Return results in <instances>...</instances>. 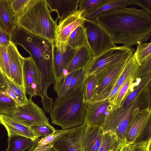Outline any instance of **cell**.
Wrapping results in <instances>:
<instances>
[{
  "instance_id": "1",
  "label": "cell",
  "mask_w": 151,
  "mask_h": 151,
  "mask_svg": "<svg viewBox=\"0 0 151 151\" xmlns=\"http://www.w3.org/2000/svg\"><path fill=\"white\" fill-rule=\"evenodd\" d=\"M107 32L114 44L129 47L146 42L151 36V14L136 7L111 9L94 19Z\"/></svg>"
},
{
  "instance_id": "2",
  "label": "cell",
  "mask_w": 151,
  "mask_h": 151,
  "mask_svg": "<svg viewBox=\"0 0 151 151\" xmlns=\"http://www.w3.org/2000/svg\"><path fill=\"white\" fill-rule=\"evenodd\" d=\"M11 41L22 47L33 59L37 68L40 80L39 96L49 98L48 89L54 82L53 61L54 42L33 35L17 27L11 35Z\"/></svg>"
},
{
  "instance_id": "3",
  "label": "cell",
  "mask_w": 151,
  "mask_h": 151,
  "mask_svg": "<svg viewBox=\"0 0 151 151\" xmlns=\"http://www.w3.org/2000/svg\"><path fill=\"white\" fill-rule=\"evenodd\" d=\"M83 87L69 92L64 97L55 99L49 112L52 123L66 130L84 122L86 104L83 98Z\"/></svg>"
},
{
  "instance_id": "4",
  "label": "cell",
  "mask_w": 151,
  "mask_h": 151,
  "mask_svg": "<svg viewBox=\"0 0 151 151\" xmlns=\"http://www.w3.org/2000/svg\"><path fill=\"white\" fill-rule=\"evenodd\" d=\"M58 19L52 18L45 0H32L17 18V27L30 33L54 42Z\"/></svg>"
},
{
  "instance_id": "5",
  "label": "cell",
  "mask_w": 151,
  "mask_h": 151,
  "mask_svg": "<svg viewBox=\"0 0 151 151\" xmlns=\"http://www.w3.org/2000/svg\"><path fill=\"white\" fill-rule=\"evenodd\" d=\"M151 89L150 82L124 109L118 110L112 108L102 127L104 132L111 131L125 142L127 128L134 116L141 110L151 108Z\"/></svg>"
},
{
  "instance_id": "6",
  "label": "cell",
  "mask_w": 151,
  "mask_h": 151,
  "mask_svg": "<svg viewBox=\"0 0 151 151\" xmlns=\"http://www.w3.org/2000/svg\"><path fill=\"white\" fill-rule=\"evenodd\" d=\"M83 25L85 31L88 45L93 58L116 46L110 35L96 20L84 18Z\"/></svg>"
},
{
  "instance_id": "7",
  "label": "cell",
  "mask_w": 151,
  "mask_h": 151,
  "mask_svg": "<svg viewBox=\"0 0 151 151\" xmlns=\"http://www.w3.org/2000/svg\"><path fill=\"white\" fill-rule=\"evenodd\" d=\"M134 49L124 45L111 48L93 58L85 68L87 76L96 75L111 66L130 58Z\"/></svg>"
},
{
  "instance_id": "8",
  "label": "cell",
  "mask_w": 151,
  "mask_h": 151,
  "mask_svg": "<svg viewBox=\"0 0 151 151\" xmlns=\"http://www.w3.org/2000/svg\"><path fill=\"white\" fill-rule=\"evenodd\" d=\"M129 59L116 63L96 75L97 83L92 101L108 98Z\"/></svg>"
},
{
  "instance_id": "9",
  "label": "cell",
  "mask_w": 151,
  "mask_h": 151,
  "mask_svg": "<svg viewBox=\"0 0 151 151\" xmlns=\"http://www.w3.org/2000/svg\"><path fill=\"white\" fill-rule=\"evenodd\" d=\"M14 120L26 126L50 123L49 118L42 110L29 96L26 104L17 106V110L12 114H6Z\"/></svg>"
},
{
  "instance_id": "10",
  "label": "cell",
  "mask_w": 151,
  "mask_h": 151,
  "mask_svg": "<svg viewBox=\"0 0 151 151\" xmlns=\"http://www.w3.org/2000/svg\"><path fill=\"white\" fill-rule=\"evenodd\" d=\"M53 68L54 89L57 92L63 80V72L77 49H73L67 45L55 42Z\"/></svg>"
},
{
  "instance_id": "11",
  "label": "cell",
  "mask_w": 151,
  "mask_h": 151,
  "mask_svg": "<svg viewBox=\"0 0 151 151\" xmlns=\"http://www.w3.org/2000/svg\"><path fill=\"white\" fill-rule=\"evenodd\" d=\"M86 125L84 122L81 125L68 129L51 143L53 148L56 151H83L82 140Z\"/></svg>"
},
{
  "instance_id": "12",
  "label": "cell",
  "mask_w": 151,
  "mask_h": 151,
  "mask_svg": "<svg viewBox=\"0 0 151 151\" xmlns=\"http://www.w3.org/2000/svg\"><path fill=\"white\" fill-rule=\"evenodd\" d=\"M86 104L84 122L90 126L103 127L106 117L113 106L111 101L107 98L92 101Z\"/></svg>"
},
{
  "instance_id": "13",
  "label": "cell",
  "mask_w": 151,
  "mask_h": 151,
  "mask_svg": "<svg viewBox=\"0 0 151 151\" xmlns=\"http://www.w3.org/2000/svg\"><path fill=\"white\" fill-rule=\"evenodd\" d=\"M83 12L78 10L59 21L55 31V43L66 44L71 34L78 26L83 25L84 19L82 16Z\"/></svg>"
},
{
  "instance_id": "14",
  "label": "cell",
  "mask_w": 151,
  "mask_h": 151,
  "mask_svg": "<svg viewBox=\"0 0 151 151\" xmlns=\"http://www.w3.org/2000/svg\"><path fill=\"white\" fill-rule=\"evenodd\" d=\"M23 78L26 95L32 97L38 96L40 86L39 73L35 61L30 56L24 58Z\"/></svg>"
},
{
  "instance_id": "15",
  "label": "cell",
  "mask_w": 151,
  "mask_h": 151,
  "mask_svg": "<svg viewBox=\"0 0 151 151\" xmlns=\"http://www.w3.org/2000/svg\"><path fill=\"white\" fill-rule=\"evenodd\" d=\"M7 50L9 57L10 79L25 93L23 78L24 58L20 54L17 46L11 42L7 47Z\"/></svg>"
},
{
  "instance_id": "16",
  "label": "cell",
  "mask_w": 151,
  "mask_h": 151,
  "mask_svg": "<svg viewBox=\"0 0 151 151\" xmlns=\"http://www.w3.org/2000/svg\"><path fill=\"white\" fill-rule=\"evenodd\" d=\"M151 109L140 110L134 117L129 124L126 134L125 144L133 143L151 119Z\"/></svg>"
},
{
  "instance_id": "17",
  "label": "cell",
  "mask_w": 151,
  "mask_h": 151,
  "mask_svg": "<svg viewBox=\"0 0 151 151\" xmlns=\"http://www.w3.org/2000/svg\"><path fill=\"white\" fill-rule=\"evenodd\" d=\"M104 132L101 127L87 124L82 140L83 151H98L101 145Z\"/></svg>"
},
{
  "instance_id": "18",
  "label": "cell",
  "mask_w": 151,
  "mask_h": 151,
  "mask_svg": "<svg viewBox=\"0 0 151 151\" xmlns=\"http://www.w3.org/2000/svg\"><path fill=\"white\" fill-rule=\"evenodd\" d=\"M93 58L88 45L77 49L64 71L63 78L72 72L85 68Z\"/></svg>"
},
{
  "instance_id": "19",
  "label": "cell",
  "mask_w": 151,
  "mask_h": 151,
  "mask_svg": "<svg viewBox=\"0 0 151 151\" xmlns=\"http://www.w3.org/2000/svg\"><path fill=\"white\" fill-rule=\"evenodd\" d=\"M0 123L6 128L8 137L19 135L31 138L33 140L37 138L30 127L23 125L5 114L0 115Z\"/></svg>"
},
{
  "instance_id": "20",
  "label": "cell",
  "mask_w": 151,
  "mask_h": 151,
  "mask_svg": "<svg viewBox=\"0 0 151 151\" xmlns=\"http://www.w3.org/2000/svg\"><path fill=\"white\" fill-rule=\"evenodd\" d=\"M10 0H0V28L11 35L17 26Z\"/></svg>"
},
{
  "instance_id": "21",
  "label": "cell",
  "mask_w": 151,
  "mask_h": 151,
  "mask_svg": "<svg viewBox=\"0 0 151 151\" xmlns=\"http://www.w3.org/2000/svg\"><path fill=\"white\" fill-rule=\"evenodd\" d=\"M51 12L55 11L57 19L61 20L78 10L79 0H45Z\"/></svg>"
},
{
  "instance_id": "22",
  "label": "cell",
  "mask_w": 151,
  "mask_h": 151,
  "mask_svg": "<svg viewBox=\"0 0 151 151\" xmlns=\"http://www.w3.org/2000/svg\"><path fill=\"white\" fill-rule=\"evenodd\" d=\"M134 81L130 85L124 97L117 106H113L112 108L118 110L124 109L151 82V72L142 78Z\"/></svg>"
},
{
  "instance_id": "23",
  "label": "cell",
  "mask_w": 151,
  "mask_h": 151,
  "mask_svg": "<svg viewBox=\"0 0 151 151\" xmlns=\"http://www.w3.org/2000/svg\"><path fill=\"white\" fill-rule=\"evenodd\" d=\"M132 4V0H108L107 2L96 6L89 11L83 13L82 16L85 19L93 20L99 15L111 9L125 7Z\"/></svg>"
},
{
  "instance_id": "24",
  "label": "cell",
  "mask_w": 151,
  "mask_h": 151,
  "mask_svg": "<svg viewBox=\"0 0 151 151\" xmlns=\"http://www.w3.org/2000/svg\"><path fill=\"white\" fill-rule=\"evenodd\" d=\"M125 142L110 131L104 132L101 144L98 151H120Z\"/></svg>"
},
{
  "instance_id": "25",
  "label": "cell",
  "mask_w": 151,
  "mask_h": 151,
  "mask_svg": "<svg viewBox=\"0 0 151 151\" xmlns=\"http://www.w3.org/2000/svg\"><path fill=\"white\" fill-rule=\"evenodd\" d=\"M8 147L6 151H24L30 149L34 140L29 138L19 135H13L9 137Z\"/></svg>"
},
{
  "instance_id": "26",
  "label": "cell",
  "mask_w": 151,
  "mask_h": 151,
  "mask_svg": "<svg viewBox=\"0 0 151 151\" xmlns=\"http://www.w3.org/2000/svg\"><path fill=\"white\" fill-rule=\"evenodd\" d=\"M139 66L133 55L128 60L114 86L121 87L128 78L134 79Z\"/></svg>"
},
{
  "instance_id": "27",
  "label": "cell",
  "mask_w": 151,
  "mask_h": 151,
  "mask_svg": "<svg viewBox=\"0 0 151 151\" xmlns=\"http://www.w3.org/2000/svg\"><path fill=\"white\" fill-rule=\"evenodd\" d=\"M66 44L75 49L88 45L85 31L83 25L78 26L71 34Z\"/></svg>"
},
{
  "instance_id": "28",
  "label": "cell",
  "mask_w": 151,
  "mask_h": 151,
  "mask_svg": "<svg viewBox=\"0 0 151 151\" xmlns=\"http://www.w3.org/2000/svg\"><path fill=\"white\" fill-rule=\"evenodd\" d=\"M97 80L96 75L87 76L83 87V98L86 103L93 100Z\"/></svg>"
},
{
  "instance_id": "29",
  "label": "cell",
  "mask_w": 151,
  "mask_h": 151,
  "mask_svg": "<svg viewBox=\"0 0 151 151\" xmlns=\"http://www.w3.org/2000/svg\"><path fill=\"white\" fill-rule=\"evenodd\" d=\"M17 110L16 103L12 99L3 94L0 88V115L10 114Z\"/></svg>"
},
{
  "instance_id": "30",
  "label": "cell",
  "mask_w": 151,
  "mask_h": 151,
  "mask_svg": "<svg viewBox=\"0 0 151 151\" xmlns=\"http://www.w3.org/2000/svg\"><path fill=\"white\" fill-rule=\"evenodd\" d=\"M133 55L139 65H141L151 55V43H139Z\"/></svg>"
},
{
  "instance_id": "31",
  "label": "cell",
  "mask_w": 151,
  "mask_h": 151,
  "mask_svg": "<svg viewBox=\"0 0 151 151\" xmlns=\"http://www.w3.org/2000/svg\"><path fill=\"white\" fill-rule=\"evenodd\" d=\"M0 72L6 78L10 79L7 47L3 46H0Z\"/></svg>"
},
{
  "instance_id": "32",
  "label": "cell",
  "mask_w": 151,
  "mask_h": 151,
  "mask_svg": "<svg viewBox=\"0 0 151 151\" xmlns=\"http://www.w3.org/2000/svg\"><path fill=\"white\" fill-rule=\"evenodd\" d=\"M68 129H56V132L53 134L45 137H40L35 139L34 140L33 142L35 148L36 149H38L52 143L66 132Z\"/></svg>"
},
{
  "instance_id": "33",
  "label": "cell",
  "mask_w": 151,
  "mask_h": 151,
  "mask_svg": "<svg viewBox=\"0 0 151 151\" xmlns=\"http://www.w3.org/2000/svg\"><path fill=\"white\" fill-rule=\"evenodd\" d=\"M37 138L45 137L54 134L55 129L50 123L33 126L30 127Z\"/></svg>"
},
{
  "instance_id": "34",
  "label": "cell",
  "mask_w": 151,
  "mask_h": 151,
  "mask_svg": "<svg viewBox=\"0 0 151 151\" xmlns=\"http://www.w3.org/2000/svg\"><path fill=\"white\" fill-rule=\"evenodd\" d=\"M87 76L85 68L78 70L71 79L69 92L83 87Z\"/></svg>"
},
{
  "instance_id": "35",
  "label": "cell",
  "mask_w": 151,
  "mask_h": 151,
  "mask_svg": "<svg viewBox=\"0 0 151 151\" xmlns=\"http://www.w3.org/2000/svg\"><path fill=\"white\" fill-rule=\"evenodd\" d=\"M134 79L131 78H128L122 86L118 93L111 101L113 106H117L123 100Z\"/></svg>"
},
{
  "instance_id": "36",
  "label": "cell",
  "mask_w": 151,
  "mask_h": 151,
  "mask_svg": "<svg viewBox=\"0 0 151 151\" xmlns=\"http://www.w3.org/2000/svg\"><path fill=\"white\" fill-rule=\"evenodd\" d=\"M32 0H10V5L13 12L17 18L25 11Z\"/></svg>"
},
{
  "instance_id": "37",
  "label": "cell",
  "mask_w": 151,
  "mask_h": 151,
  "mask_svg": "<svg viewBox=\"0 0 151 151\" xmlns=\"http://www.w3.org/2000/svg\"><path fill=\"white\" fill-rule=\"evenodd\" d=\"M77 70L68 74L63 78L62 83L57 93L58 98H61L66 96L68 93L71 79Z\"/></svg>"
},
{
  "instance_id": "38",
  "label": "cell",
  "mask_w": 151,
  "mask_h": 151,
  "mask_svg": "<svg viewBox=\"0 0 151 151\" xmlns=\"http://www.w3.org/2000/svg\"><path fill=\"white\" fill-rule=\"evenodd\" d=\"M108 1V0H79L78 10L80 11H83V13H85Z\"/></svg>"
},
{
  "instance_id": "39",
  "label": "cell",
  "mask_w": 151,
  "mask_h": 151,
  "mask_svg": "<svg viewBox=\"0 0 151 151\" xmlns=\"http://www.w3.org/2000/svg\"><path fill=\"white\" fill-rule=\"evenodd\" d=\"M150 139H151V119L149 120L144 129L132 143L139 144L146 143Z\"/></svg>"
},
{
  "instance_id": "40",
  "label": "cell",
  "mask_w": 151,
  "mask_h": 151,
  "mask_svg": "<svg viewBox=\"0 0 151 151\" xmlns=\"http://www.w3.org/2000/svg\"><path fill=\"white\" fill-rule=\"evenodd\" d=\"M7 84L11 89L22 104H26L27 103L28 99L25 92L22 91L18 87L11 79H9L5 76Z\"/></svg>"
},
{
  "instance_id": "41",
  "label": "cell",
  "mask_w": 151,
  "mask_h": 151,
  "mask_svg": "<svg viewBox=\"0 0 151 151\" xmlns=\"http://www.w3.org/2000/svg\"><path fill=\"white\" fill-rule=\"evenodd\" d=\"M151 72V55L140 65L137 70L134 80L140 79Z\"/></svg>"
},
{
  "instance_id": "42",
  "label": "cell",
  "mask_w": 151,
  "mask_h": 151,
  "mask_svg": "<svg viewBox=\"0 0 151 151\" xmlns=\"http://www.w3.org/2000/svg\"><path fill=\"white\" fill-rule=\"evenodd\" d=\"M0 88L1 92L14 100L17 106L23 104L18 100L14 92L7 83L6 84L0 86Z\"/></svg>"
},
{
  "instance_id": "43",
  "label": "cell",
  "mask_w": 151,
  "mask_h": 151,
  "mask_svg": "<svg viewBox=\"0 0 151 151\" xmlns=\"http://www.w3.org/2000/svg\"><path fill=\"white\" fill-rule=\"evenodd\" d=\"M132 4L140 6L151 14V0H132Z\"/></svg>"
},
{
  "instance_id": "44",
  "label": "cell",
  "mask_w": 151,
  "mask_h": 151,
  "mask_svg": "<svg viewBox=\"0 0 151 151\" xmlns=\"http://www.w3.org/2000/svg\"><path fill=\"white\" fill-rule=\"evenodd\" d=\"M11 35L0 28V46L8 47L11 42Z\"/></svg>"
},
{
  "instance_id": "45",
  "label": "cell",
  "mask_w": 151,
  "mask_h": 151,
  "mask_svg": "<svg viewBox=\"0 0 151 151\" xmlns=\"http://www.w3.org/2000/svg\"><path fill=\"white\" fill-rule=\"evenodd\" d=\"M147 142L142 143H132L129 144L130 151H147L146 146Z\"/></svg>"
},
{
  "instance_id": "46",
  "label": "cell",
  "mask_w": 151,
  "mask_h": 151,
  "mask_svg": "<svg viewBox=\"0 0 151 151\" xmlns=\"http://www.w3.org/2000/svg\"><path fill=\"white\" fill-rule=\"evenodd\" d=\"M28 151H56L52 147V143L48 144L38 149H35L33 145Z\"/></svg>"
},
{
  "instance_id": "47",
  "label": "cell",
  "mask_w": 151,
  "mask_h": 151,
  "mask_svg": "<svg viewBox=\"0 0 151 151\" xmlns=\"http://www.w3.org/2000/svg\"><path fill=\"white\" fill-rule=\"evenodd\" d=\"M6 80L5 76L0 72V86L6 84Z\"/></svg>"
},
{
  "instance_id": "48",
  "label": "cell",
  "mask_w": 151,
  "mask_h": 151,
  "mask_svg": "<svg viewBox=\"0 0 151 151\" xmlns=\"http://www.w3.org/2000/svg\"><path fill=\"white\" fill-rule=\"evenodd\" d=\"M120 151H130L129 145L125 144Z\"/></svg>"
}]
</instances>
